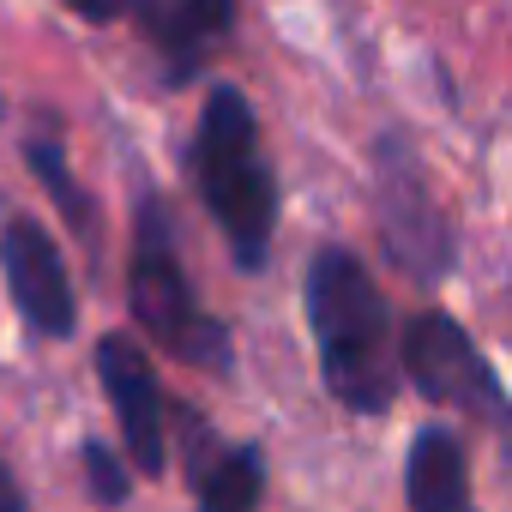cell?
I'll list each match as a JSON object with an SVG mask.
<instances>
[{"instance_id":"6da1fadb","label":"cell","mask_w":512,"mask_h":512,"mask_svg":"<svg viewBox=\"0 0 512 512\" xmlns=\"http://www.w3.org/2000/svg\"><path fill=\"white\" fill-rule=\"evenodd\" d=\"M302 302H308V332L326 392L356 416H386L404 374H398V326L368 260L344 241L314 247Z\"/></svg>"},{"instance_id":"7a4b0ae2","label":"cell","mask_w":512,"mask_h":512,"mask_svg":"<svg viewBox=\"0 0 512 512\" xmlns=\"http://www.w3.org/2000/svg\"><path fill=\"white\" fill-rule=\"evenodd\" d=\"M187 169H193V187H199V205L205 217L217 223L223 247L235 272H266L272 260V241H278V211H284V193H278V169L266 157V139H260V115H253V97L229 79H217L199 103V127H193V145H187Z\"/></svg>"},{"instance_id":"3957f363","label":"cell","mask_w":512,"mask_h":512,"mask_svg":"<svg viewBox=\"0 0 512 512\" xmlns=\"http://www.w3.org/2000/svg\"><path fill=\"white\" fill-rule=\"evenodd\" d=\"M127 302H133L139 332H145L163 356H175L181 368H199V374H229V362H235L229 326L199 302V290H193V278H187V260H181V235H175L169 199H163L157 187H145L139 205H133Z\"/></svg>"},{"instance_id":"277c9868","label":"cell","mask_w":512,"mask_h":512,"mask_svg":"<svg viewBox=\"0 0 512 512\" xmlns=\"http://www.w3.org/2000/svg\"><path fill=\"white\" fill-rule=\"evenodd\" d=\"M368 205L380 253L410 284H446L458 266V235L452 217L428 181V163L404 127H380L368 145Z\"/></svg>"},{"instance_id":"5b68a950","label":"cell","mask_w":512,"mask_h":512,"mask_svg":"<svg viewBox=\"0 0 512 512\" xmlns=\"http://www.w3.org/2000/svg\"><path fill=\"white\" fill-rule=\"evenodd\" d=\"M398 374H410V386L428 404L458 410L464 422H482L494 434L506 428V386L482 356V344L446 308H416L398 326Z\"/></svg>"},{"instance_id":"8992f818","label":"cell","mask_w":512,"mask_h":512,"mask_svg":"<svg viewBox=\"0 0 512 512\" xmlns=\"http://www.w3.org/2000/svg\"><path fill=\"white\" fill-rule=\"evenodd\" d=\"M0 278H7V296L37 338L61 344L79 332V290L67 272V253L31 211L0 217Z\"/></svg>"},{"instance_id":"52a82bcc","label":"cell","mask_w":512,"mask_h":512,"mask_svg":"<svg viewBox=\"0 0 512 512\" xmlns=\"http://www.w3.org/2000/svg\"><path fill=\"white\" fill-rule=\"evenodd\" d=\"M97 380H103V398H109L115 428H121V458L139 476H163V464H169V398H163L157 368L139 350V338L103 332L97 338Z\"/></svg>"},{"instance_id":"ba28073f","label":"cell","mask_w":512,"mask_h":512,"mask_svg":"<svg viewBox=\"0 0 512 512\" xmlns=\"http://www.w3.org/2000/svg\"><path fill=\"white\" fill-rule=\"evenodd\" d=\"M241 0H127V19L157 55L163 85H193L235 37Z\"/></svg>"},{"instance_id":"9c48e42d","label":"cell","mask_w":512,"mask_h":512,"mask_svg":"<svg viewBox=\"0 0 512 512\" xmlns=\"http://www.w3.org/2000/svg\"><path fill=\"white\" fill-rule=\"evenodd\" d=\"M404 500L410 512H482L470 488V452L464 434L446 422H428L404 452Z\"/></svg>"},{"instance_id":"30bf717a","label":"cell","mask_w":512,"mask_h":512,"mask_svg":"<svg viewBox=\"0 0 512 512\" xmlns=\"http://www.w3.org/2000/svg\"><path fill=\"white\" fill-rule=\"evenodd\" d=\"M25 163H31V175L43 181V193L55 199V211L67 217V229L97 253L103 217H97V199L85 193V181H79V169H73V157H67V139H61V133H25Z\"/></svg>"},{"instance_id":"8fae6325","label":"cell","mask_w":512,"mask_h":512,"mask_svg":"<svg viewBox=\"0 0 512 512\" xmlns=\"http://www.w3.org/2000/svg\"><path fill=\"white\" fill-rule=\"evenodd\" d=\"M266 506V452L260 446H211L199 464V512H260Z\"/></svg>"},{"instance_id":"7c38bea8","label":"cell","mask_w":512,"mask_h":512,"mask_svg":"<svg viewBox=\"0 0 512 512\" xmlns=\"http://www.w3.org/2000/svg\"><path fill=\"white\" fill-rule=\"evenodd\" d=\"M79 464H85V476H91V494H97V506H121L127 500V458H121V446H103V440H85L79 446Z\"/></svg>"},{"instance_id":"4fadbf2b","label":"cell","mask_w":512,"mask_h":512,"mask_svg":"<svg viewBox=\"0 0 512 512\" xmlns=\"http://www.w3.org/2000/svg\"><path fill=\"white\" fill-rule=\"evenodd\" d=\"M67 13H79L85 25H115V19H127V0H61Z\"/></svg>"},{"instance_id":"5bb4252c","label":"cell","mask_w":512,"mask_h":512,"mask_svg":"<svg viewBox=\"0 0 512 512\" xmlns=\"http://www.w3.org/2000/svg\"><path fill=\"white\" fill-rule=\"evenodd\" d=\"M0 512H31V500H25L19 476L7 470V458H0Z\"/></svg>"},{"instance_id":"9a60e30c","label":"cell","mask_w":512,"mask_h":512,"mask_svg":"<svg viewBox=\"0 0 512 512\" xmlns=\"http://www.w3.org/2000/svg\"><path fill=\"white\" fill-rule=\"evenodd\" d=\"M0 121H7V97H0Z\"/></svg>"}]
</instances>
